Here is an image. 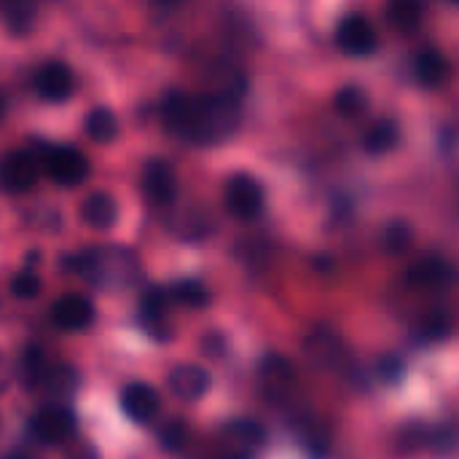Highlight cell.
Returning a JSON list of instances; mask_svg holds the SVG:
<instances>
[{"label": "cell", "instance_id": "9a60e30c", "mask_svg": "<svg viewBox=\"0 0 459 459\" xmlns=\"http://www.w3.org/2000/svg\"><path fill=\"white\" fill-rule=\"evenodd\" d=\"M81 221L94 229V231H108L116 226L118 221V202L105 194V191H91L83 202H81V210H78Z\"/></svg>", "mask_w": 459, "mask_h": 459}, {"label": "cell", "instance_id": "4dcf8cb0", "mask_svg": "<svg viewBox=\"0 0 459 459\" xmlns=\"http://www.w3.org/2000/svg\"><path fill=\"white\" fill-rule=\"evenodd\" d=\"M3 116H5V97L0 94V118H3Z\"/></svg>", "mask_w": 459, "mask_h": 459}, {"label": "cell", "instance_id": "2e32d148", "mask_svg": "<svg viewBox=\"0 0 459 459\" xmlns=\"http://www.w3.org/2000/svg\"><path fill=\"white\" fill-rule=\"evenodd\" d=\"M167 304H169V293L161 288H151L143 293L140 301V323L145 325V331L153 339H167L169 328H167Z\"/></svg>", "mask_w": 459, "mask_h": 459}, {"label": "cell", "instance_id": "ba28073f", "mask_svg": "<svg viewBox=\"0 0 459 459\" xmlns=\"http://www.w3.org/2000/svg\"><path fill=\"white\" fill-rule=\"evenodd\" d=\"M46 172L56 186L75 188L89 178V159L73 148V145H59L48 153L46 159Z\"/></svg>", "mask_w": 459, "mask_h": 459}, {"label": "cell", "instance_id": "6da1fadb", "mask_svg": "<svg viewBox=\"0 0 459 459\" xmlns=\"http://www.w3.org/2000/svg\"><path fill=\"white\" fill-rule=\"evenodd\" d=\"M239 102L204 94H186V91H167L161 100V118L164 126L191 143L210 145L221 143L234 134L239 126Z\"/></svg>", "mask_w": 459, "mask_h": 459}, {"label": "cell", "instance_id": "1f68e13d", "mask_svg": "<svg viewBox=\"0 0 459 459\" xmlns=\"http://www.w3.org/2000/svg\"><path fill=\"white\" fill-rule=\"evenodd\" d=\"M0 459H30V457H24V455H8V457H0Z\"/></svg>", "mask_w": 459, "mask_h": 459}, {"label": "cell", "instance_id": "4fadbf2b", "mask_svg": "<svg viewBox=\"0 0 459 459\" xmlns=\"http://www.w3.org/2000/svg\"><path fill=\"white\" fill-rule=\"evenodd\" d=\"M159 409H161V398H159V393H156L151 385H145V382H132V385L124 387V393H121V411H124L132 422L148 425V422L156 420Z\"/></svg>", "mask_w": 459, "mask_h": 459}, {"label": "cell", "instance_id": "f1b7e54d", "mask_svg": "<svg viewBox=\"0 0 459 459\" xmlns=\"http://www.w3.org/2000/svg\"><path fill=\"white\" fill-rule=\"evenodd\" d=\"M22 377L27 385H38L46 374V366H43V352L38 347H27L24 355H22Z\"/></svg>", "mask_w": 459, "mask_h": 459}, {"label": "cell", "instance_id": "277c9868", "mask_svg": "<svg viewBox=\"0 0 459 459\" xmlns=\"http://www.w3.org/2000/svg\"><path fill=\"white\" fill-rule=\"evenodd\" d=\"M304 355L323 371H339L350 363V350L344 339L325 325H315L304 339Z\"/></svg>", "mask_w": 459, "mask_h": 459}, {"label": "cell", "instance_id": "3957f363", "mask_svg": "<svg viewBox=\"0 0 459 459\" xmlns=\"http://www.w3.org/2000/svg\"><path fill=\"white\" fill-rule=\"evenodd\" d=\"M223 202H226V210L239 218V221H253L261 215L264 210V186L247 175V172H237L226 180V188H223Z\"/></svg>", "mask_w": 459, "mask_h": 459}, {"label": "cell", "instance_id": "83f0119b", "mask_svg": "<svg viewBox=\"0 0 459 459\" xmlns=\"http://www.w3.org/2000/svg\"><path fill=\"white\" fill-rule=\"evenodd\" d=\"M40 382L48 387V393L59 395V393H70V390H73L75 374H73L67 366H54V368H46V374H43Z\"/></svg>", "mask_w": 459, "mask_h": 459}, {"label": "cell", "instance_id": "5bb4252c", "mask_svg": "<svg viewBox=\"0 0 459 459\" xmlns=\"http://www.w3.org/2000/svg\"><path fill=\"white\" fill-rule=\"evenodd\" d=\"M167 385H169L172 395H178L180 401H199L202 395H207L212 379H210V374L202 366L183 363V366H175L169 371Z\"/></svg>", "mask_w": 459, "mask_h": 459}, {"label": "cell", "instance_id": "ac0fdd59", "mask_svg": "<svg viewBox=\"0 0 459 459\" xmlns=\"http://www.w3.org/2000/svg\"><path fill=\"white\" fill-rule=\"evenodd\" d=\"M409 277L414 285L430 288V290H446L455 285V269L444 258H425V261L414 264Z\"/></svg>", "mask_w": 459, "mask_h": 459}, {"label": "cell", "instance_id": "8fae6325", "mask_svg": "<svg viewBox=\"0 0 459 459\" xmlns=\"http://www.w3.org/2000/svg\"><path fill=\"white\" fill-rule=\"evenodd\" d=\"M94 304L81 296V293H67V296H59L51 307V323L59 328V331H86L91 323H94Z\"/></svg>", "mask_w": 459, "mask_h": 459}, {"label": "cell", "instance_id": "484cf974", "mask_svg": "<svg viewBox=\"0 0 459 459\" xmlns=\"http://www.w3.org/2000/svg\"><path fill=\"white\" fill-rule=\"evenodd\" d=\"M40 277L32 272V269H22L19 274H13V280H11V293L16 296V299H22V301H32V299H38L40 296Z\"/></svg>", "mask_w": 459, "mask_h": 459}, {"label": "cell", "instance_id": "e0dca14e", "mask_svg": "<svg viewBox=\"0 0 459 459\" xmlns=\"http://www.w3.org/2000/svg\"><path fill=\"white\" fill-rule=\"evenodd\" d=\"M258 374H261V382L269 395H285L296 385V368L290 366V360H285L277 352H272L261 360Z\"/></svg>", "mask_w": 459, "mask_h": 459}, {"label": "cell", "instance_id": "d4e9b609", "mask_svg": "<svg viewBox=\"0 0 459 459\" xmlns=\"http://www.w3.org/2000/svg\"><path fill=\"white\" fill-rule=\"evenodd\" d=\"M35 19H38V8H35V5L13 3V5L5 8V27H8L13 35H27V32L35 27Z\"/></svg>", "mask_w": 459, "mask_h": 459}, {"label": "cell", "instance_id": "44dd1931", "mask_svg": "<svg viewBox=\"0 0 459 459\" xmlns=\"http://www.w3.org/2000/svg\"><path fill=\"white\" fill-rule=\"evenodd\" d=\"M83 129H86V137L89 140L105 145V143H110L118 134V118H116V113L110 108H94L86 116Z\"/></svg>", "mask_w": 459, "mask_h": 459}, {"label": "cell", "instance_id": "30bf717a", "mask_svg": "<svg viewBox=\"0 0 459 459\" xmlns=\"http://www.w3.org/2000/svg\"><path fill=\"white\" fill-rule=\"evenodd\" d=\"M143 194L153 207H169L178 196V178L169 161L151 159L143 167Z\"/></svg>", "mask_w": 459, "mask_h": 459}, {"label": "cell", "instance_id": "f546056e", "mask_svg": "<svg viewBox=\"0 0 459 459\" xmlns=\"http://www.w3.org/2000/svg\"><path fill=\"white\" fill-rule=\"evenodd\" d=\"M449 328H452L449 315H433V317L428 320V325H425V333H428L430 339H444V336L449 333Z\"/></svg>", "mask_w": 459, "mask_h": 459}, {"label": "cell", "instance_id": "7a4b0ae2", "mask_svg": "<svg viewBox=\"0 0 459 459\" xmlns=\"http://www.w3.org/2000/svg\"><path fill=\"white\" fill-rule=\"evenodd\" d=\"M73 272L83 274L89 282L94 285H121V282H129L137 264L134 258L126 253V250H118V247H94V250H86L81 255H75L70 264H67Z\"/></svg>", "mask_w": 459, "mask_h": 459}, {"label": "cell", "instance_id": "5b68a950", "mask_svg": "<svg viewBox=\"0 0 459 459\" xmlns=\"http://www.w3.org/2000/svg\"><path fill=\"white\" fill-rule=\"evenodd\" d=\"M221 444H223V457L226 459H253L258 449L266 444V430L255 420H231L221 430Z\"/></svg>", "mask_w": 459, "mask_h": 459}, {"label": "cell", "instance_id": "cb8c5ba5", "mask_svg": "<svg viewBox=\"0 0 459 459\" xmlns=\"http://www.w3.org/2000/svg\"><path fill=\"white\" fill-rule=\"evenodd\" d=\"M333 108L342 113V116H347V118H355V116H360L366 108H368V97H366V91L360 89V86H344V89H339L336 94H333Z\"/></svg>", "mask_w": 459, "mask_h": 459}, {"label": "cell", "instance_id": "4316f807", "mask_svg": "<svg viewBox=\"0 0 459 459\" xmlns=\"http://www.w3.org/2000/svg\"><path fill=\"white\" fill-rule=\"evenodd\" d=\"M159 441L167 452H180L188 441V425L183 420H172L161 428L159 433Z\"/></svg>", "mask_w": 459, "mask_h": 459}, {"label": "cell", "instance_id": "8992f818", "mask_svg": "<svg viewBox=\"0 0 459 459\" xmlns=\"http://www.w3.org/2000/svg\"><path fill=\"white\" fill-rule=\"evenodd\" d=\"M30 433L35 441L46 446L65 444L75 433V414L67 406H43L30 420Z\"/></svg>", "mask_w": 459, "mask_h": 459}, {"label": "cell", "instance_id": "ffe728a7", "mask_svg": "<svg viewBox=\"0 0 459 459\" xmlns=\"http://www.w3.org/2000/svg\"><path fill=\"white\" fill-rule=\"evenodd\" d=\"M422 16H425V5H420V3L401 0V3H390L387 5V24L393 30L403 32V35L417 32L420 24H422Z\"/></svg>", "mask_w": 459, "mask_h": 459}, {"label": "cell", "instance_id": "603a6c76", "mask_svg": "<svg viewBox=\"0 0 459 459\" xmlns=\"http://www.w3.org/2000/svg\"><path fill=\"white\" fill-rule=\"evenodd\" d=\"M172 299L183 307H191V309H204L210 304V290L204 282L199 280H180L175 288H172Z\"/></svg>", "mask_w": 459, "mask_h": 459}, {"label": "cell", "instance_id": "52a82bcc", "mask_svg": "<svg viewBox=\"0 0 459 459\" xmlns=\"http://www.w3.org/2000/svg\"><path fill=\"white\" fill-rule=\"evenodd\" d=\"M336 46L350 56H368L377 51L379 35L363 13H350L336 27Z\"/></svg>", "mask_w": 459, "mask_h": 459}, {"label": "cell", "instance_id": "7402d4cb", "mask_svg": "<svg viewBox=\"0 0 459 459\" xmlns=\"http://www.w3.org/2000/svg\"><path fill=\"white\" fill-rule=\"evenodd\" d=\"M398 137H401L398 124H395V121H390V118H382V121H377V124H374V129L366 134L363 145H366V151H368V153H387L390 148H395Z\"/></svg>", "mask_w": 459, "mask_h": 459}, {"label": "cell", "instance_id": "d6986e66", "mask_svg": "<svg viewBox=\"0 0 459 459\" xmlns=\"http://www.w3.org/2000/svg\"><path fill=\"white\" fill-rule=\"evenodd\" d=\"M414 75L425 86H444L449 81V75H452V65L441 51L425 48L414 59Z\"/></svg>", "mask_w": 459, "mask_h": 459}, {"label": "cell", "instance_id": "9c48e42d", "mask_svg": "<svg viewBox=\"0 0 459 459\" xmlns=\"http://www.w3.org/2000/svg\"><path fill=\"white\" fill-rule=\"evenodd\" d=\"M40 178V164L30 151H11L0 161V186L8 194L30 191Z\"/></svg>", "mask_w": 459, "mask_h": 459}, {"label": "cell", "instance_id": "7c38bea8", "mask_svg": "<svg viewBox=\"0 0 459 459\" xmlns=\"http://www.w3.org/2000/svg\"><path fill=\"white\" fill-rule=\"evenodd\" d=\"M35 91L46 102H65L75 91V75L65 62H46L35 73Z\"/></svg>", "mask_w": 459, "mask_h": 459}]
</instances>
